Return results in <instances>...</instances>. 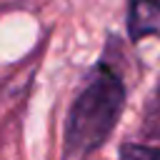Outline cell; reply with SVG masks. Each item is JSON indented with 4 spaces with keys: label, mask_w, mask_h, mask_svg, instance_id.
<instances>
[{
    "label": "cell",
    "mask_w": 160,
    "mask_h": 160,
    "mask_svg": "<svg viewBox=\"0 0 160 160\" xmlns=\"http://www.w3.org/2000/svg\"><path fill=\"white\" fill-rule=\"evenodd\" d=\"M160 20V0H130L128 12V32L132 40H140L158 30Z\"/></svg>",
    "instance_id": "7a4b0ae2"
},
{
    "label": "cell",
    "mask_w": 160,
    "mask_h": 160,
    "mask_svg": "<svg viewBox=\"0 0 160 160\" xmlns=\"http://www.w3.org/2000/svg\"><path fill=\"white\" fill-rule=\"evenodd\" d=\"M122 105L125 85L120 75L108 65H98L68 112L65 158H85L102 148L120 120Z\"/></svg>",
    "instance_id": "6da1fadb"
},
{
    "label": "cell",
    "mask_w": 160,
    "mask_h": 160,
    "mask_svg": "<svg viewBox=\"0 0 160 160\" xmlns=\"http://www.w3.org/2000/svg\"><path fill=\"white\" fill-rule=\"evenodd\" d=\"M148 128H150L152 132H160V92H158V98H155V102H152V112H150V118H148Z\"/></svg>",
    "instance_id": "277c9868"
},
{
    "label": "cell",
    "mask_w": 160,
    "mask_h": 160,
    "mask_svg": "<svg viewBox=\"0 0 160 160\" xmlns=\"http://www.w3.org/2000/svg\"><path fill=\"white\" fill-rule=\"evenodd\" d=\"M122 158H160V148H142V145H122Z\"/></svg>",
    "instance_id": "3957f363"
}]
</instances>
